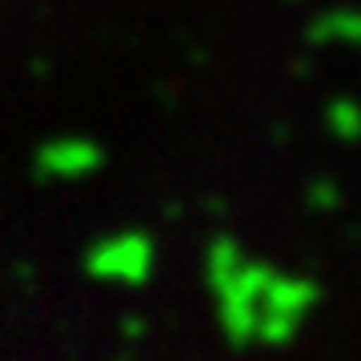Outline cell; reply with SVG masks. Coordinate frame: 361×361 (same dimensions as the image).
Instances as JSON below:
<instances>
[{
  "label": "cell",
  "instance_id": "cell-2",
  "mask_svg": "<svg viewBox=\"0 0 361 361\" xmlns=\"http://www.w3.org/2000/svg\"><path fill=\"white\" fill-rule=\"evenodd\" d=\"M317 301H322V285L313 281V277L273 269L269 285H265V301H261L253 345L281 349V345H289V341H297L305 317L317 310Z\"/></svg>",
  "mask_w": 361,
  "mask_h": 361
},
{
  "label": "cell",
  "instance_id": "cell-6",
  "mask_svg": "<svg viewBox=\"0 0 361 361\" xmlns=\"http://www.w3.org/2000/svg\"><path fill=\"white\" fill-rule=\"evenodd\" d=\"M325 129L334 133L341 145H357L361 141V101L334 97V101L325 104Z\"/></svg>",
  "mask_w": 361,
  "mask_h": 361
},
{
  "label": "cell",
  "instance_id": "cell-3",
  "mask_svg": "<svg viewBox=\"0 0 361 361\" xmlns=\"http://www.w3.org/2000/svg\"><path fill=\"white\" fill-rule=\"evenodd\" d=\"M157 269V245L145 229H121L109 237H97L85 253V273L92 281L109 285H145Z\"/></svg>",
  "mask_w": 361,
  "mask_h": 361
},
{
  "label": "cell",
  "instance_id": "cell-8",
  "mask_svg": "<svg viewBox=\"0 0 361 361\" xmlns=\"http://www.w3.org/2000/svg\"><path fill=\"white\" fill-rule=\"evenodd\" d=\"M145 334H149L145 317H125V322H121V337H125V341H141Z\"/></svg>",
  "mask_w": 361,
  "mask_h": 361
},
{
  "label": "cell",
  "instance_id": "cell-4",
  "mask_svg": "<svg viewBox=\"0 0 361 361\" xmlns=\"http://www.w3.org/2000/svg\"><path fill=\"white\" fill-rule=\"evenodd\" d=\"M104 165V149L92 137H52L32 153L40 180H85Z\"/></svg>",
  "mask_w": 361,
  "mask_h": 361
},
{
  "label": "cell",
  "instance_id": "cell-1",
  "mask_svg": "<svg viewBox=\"0 0 361 361\" xmlns=\"http://www.w3.org/2000/svg\"><path fill=\"white\" fill-rule=\"evenodd\" d=\"M201 265H205V285L213 289V301H217V322H221L225 341L237 349L253 345L273 265L253 261L229 233H217L209 241Z\"/></svg>",
  "mask_w": 361,
  "mask_h": 361
},
{
  "label": "cell",
  "instance_id": "cell-5",
  "mask_svg": "<svg viewBox=\"0 0 361 361\" xmlns=\"http://www.w3.org/2000/svg\"><path fill=\"white\" fill-rule=\"evenodd\" d=\"M305 40L313 49H325V44H341V49H361V8H325V13L310 16L305 25Z\"/></svg>",
  "mask_w": 361,
  "mask_h": 361
},
{
  "label": "cell",
  "instance_id": "cell-7",
  "mask_svg": "<svg viewBox=\"0 0 361 361\" xmlns=\"http://www.w3.org/2000/svg\"><path fill=\"white\" fill-rule=\"evenodd\" d=\"M305 205L313 209V213H329V209L341 205V185H337L334 177H313L310 189H305Z\"/></svg>",
  "mask_w": 361,
  "mask_h": 361
},
{
  "label": "cell",
  "instance_id": "cell-9",
  "mask_svg": "<svg viewBox=\"0 0 361 361\" xmlns=\"http://www.w3.org/2000/svg\"><path fill=\"white\" fill-rule=\"evenodd\" d=\"M285 4H301V0H285Z\"/></svg>",
  "mask_w": 361,
  "mask_h": 361
}]
</instances>
